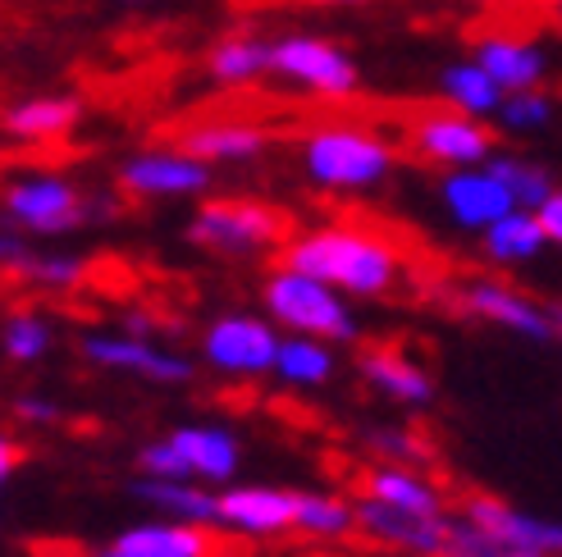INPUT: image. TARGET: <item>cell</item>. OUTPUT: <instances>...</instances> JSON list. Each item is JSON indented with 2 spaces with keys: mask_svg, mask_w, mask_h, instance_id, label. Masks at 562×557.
I'll return each mask as SVG.
<instances>
[{
  "mask_svg": "<svg viewBox=\"0 0 562 557\" xmlns=\"http://www.w3.org/2000/svg\"><path fill=\"white\" fill-rule=\"evenodd\" d=\"M10 416L23 425H55L60 421V402L50 394H14L10 398Z\"/></svg>",
  "mask_w": 562,
  "mask_h": 557,
  "instance_id": "obj_35",
  "label": "cell"
},
{
  "mask_svg": "<svg viewBox=\"0 0 562 557\" xmlns=\"http://www.w3.org/2000/svg\"><path fill=\"white\" fill-rule=\"evenodd\" d=\"M88 225V197L55 170H23L5 183V229L27 238H65Z\"/></svg>",
  "mask_w": 562,
  "mask_h": 557,
  "instance_id": "obj_6",
  "label": "cell"
},
{
  "mask_svg": "<svg viewBox=\"0 0 562 557\" xmlns=\"http://www.w3.org/2000/svg\"><path fill=\"white\" fill-rule=\"evenodd\" d=\"M188 242L215 257H261L284 247V215L251 197H211L188 219Z\"/></svg>",
  "mask_w": 562,
  "mask_h": 557,
  "instance_id": "obj_4",
  "label": "cell"
},
{
  "mask_svg": "<svg viewBox=\"0 0 562 557\" xmlns=\"http://www.w3.org/2000/svg\"><path fill=\"white\" fill-rule=\"evenodd\" d=\"M115 179L137 202H179V197H202L215 174L206 160H196L183 147H143L120 160Z\"/></svg>",
  "mask_w": 562,
  "mask_h": 557,
  "instance_id": "obj_10",
  "label": "cell"
},
{
  "mask_svg": "<svg viewBox=\"0 0 562 557\" xmlns=\"http://www.w3.org/2000/svg\"><path fill=\"white\" fill-rule=\"evenodd\" d=\"M297 525V489L284 485H234L220 489L215 531L243 539H274Z\"/></svg>",
  "mask_w": 562,
  "mask_h": 557,
  "instance_id": "obj_13",
  "label": "cell"
},
{
  "mask_svg": "<svg viewBox=\"0 0 562 557\" xmlns=\"http://www.w3.org/2000/svg\"><path fill=\"white\" fill-rule=\"evenodd\" d=\"M279 265L302 270L329 288H339L344 297H361V302L389 297L403 278L398 247L357 225H316L293 234L279 247Z\"/></svg>",
  "mask_w": 562,
  "mask_h": 557,
  "instance_id": "obj_1",
  "label": "cell"
},
{
  "mask_svg": "<svg viewBox=\"0 0 562 557\" xmlns=\"http://www.w3.org/2000/svg\"><path fill=\"white\" fill-rule=\"evenodd\" d=\"M82 120V101L69 92H42V96H19L5 105V137L19 147H50L69 137Z\"/></svg>",
  "mask_w": 562,
  "mask_h": 557,
  "instance_id": "obj_16",
  "label": "cell"
},
{
  "mask_svg": "<svg viewBox=\"0 0 562 557\" xmlns=\"http://www.w3.org/2000/svg\"><path fill=\"white\" fill-rule=\"evenodd\" d=\"M306 5H375V0H306Z\"/></svg>",
  "mask_w": 562,
  "mask_h": 557,
  "instance_id": "obj_38",
  "label": "cell"
},
{
  "mask_svg": "<svg viewBox=\"0 0 562 557\" xmlns=\"http://www.w3.org/2000/svg\"><path fill=\"white\" fill-rule=\"evenodd\" d=\"M357 531L389 544L398 553H416V557H453V512L443 516H420V512H398L384 508L375 498L361 493L357 498Z\"/></svg>",
  "mask_w": 562,
  "mask_h": 557,
  "instance_id": "obj_14",
  "label": "cell"
},
{
  "mask_svg": "<svg viewBox=\"0 0 562 557\" xmlns=\"http://www.w3.org/2000/svg\"><path fill=\"white\" fill-rule=\"evenodd\" d=\"M261 306L284 333H302V339L321 343H357V316L348 297L302 270L274 265L261 278Z\"/></svg>",
  "mask_w": 562,
  "mask_h": 557,
  "instance_id": "obj_3",
  "label": "cell"
},
{
  "mask_svg": "<svg viewBox=\"0 0 562 557\" xmlns=\"http://www.w3.org/2000/svg\"><path fill=\"white\" fill-rule=\"evenodd\" d=\"M357 375L367 379L380 398L398 402V407H430L435 402V379L426 366L398 348H367L357 356Z\"/></svg>",
  "mask_w": 562,
  "mask_h": 557,
  "instance_id": "obj_18",
  "label": "cell"
},
{
  "mask_svg": "<svg viewBox=\"0 0 562 557\" xmlns=\"http://www.w3.org/2000/svg\"><path fill=\"white\" fill-rule=\"evenodd\" d=\"M110 544H120L128 553H147V557H211L215 539L206 525H179V521H137L128 531H120Z\"/></svg>",
  "mask_w": 562,
  "mask_h": 557,
  "instance_id": "obj_24",
  "label": "cell"
},
{
  "mask_svg": "<svg viewBox=\"0 0 562 557\" xmlns=\"http://www.w3.org/2000/svg\"><path fill=\"white\" fill-rule=\"evenodd\" d=\"M471 55L494 73V82L503 92H536V88H544V78L553 69L544 42H536V37H503V33H494V37L475 42Z\"/></svg>",
  "mask_w": 562,
  "mask_h": 557,
  "instance_id": "obj_17",
  "label": "cell"
},
{
  "mask_svg": "<svg viewBox=\"0 0 562 557\" xmlns=\"http://www.w3.org/2000/svg\"><path fill=\"white\" fill-rule=\"evenodd\" d=\"M78 356L97 371H115V375H137L147 384H165L179 388L192 379V361L183 352L156 348L151 339H133V333H82L78 339Z\"/></svg>",
  "mask_w": 562,
  "mask_h": 557,
  "instance_id": "obj_11",
  "label": "cell"
},
{
  "mask_svg": "<svg viewBox=\"0 0 562 557\" xmlns=\"http://www.w3.org/2000/svg\"><path fill=\"white\" fill-rule=\"evenodd\" d=\"M137 503H147L160 521H179V525H215L220 512V493L202 489V480H143L137 476L128 485Z\"/></svg>",
  "mask_w": 562,
  "mask_h": 557,
  "instance_id": "obj_22",
  "label": "cell"
},
{
  "mask_svg": "<svg viewBox=\"0 0 562 557\" xmlns=\"http://www.w3.org/2000/svg\"><path fill=\"white\" fill-rule=\"evenodd\" d=\"M458 512L471 525H481L490 539H498L513 557H562V521H553V516L521 512V508L503 503V498H490V493L462 498Z\"/></svg>",
  "mask_w": 562,
  "mask_h": 557,
  "instance_id": "obj_12",
  "label": "cell"
},
{
  "mask_svg": "<svg viewBox=\"0 0 562 557\" xmlns=\"http://www.w3.org/2000/svg\"><path fill=\"white\" fill-rule=\"evenodd\" d=\"M439 202H443V215L453 219L458 229H471V234H485L490 225H498L503 215L517 211L513 192L503 187V179L490 170V164H475V170H448L439 179Z\"/></svg>",
  "mask_w": 562,
  "mask_h": 557,
  "instance_id": "obj_15",
  "label": "cell"
},
{
  "mask_svg": "<svg viewBox=\"0 0 562 557\" xmlns=\"http://www.w3.org/2000/svg\"><path fill=\"white\" fill-rule=\"evenodd\" d=\"M297 160L321 192H371L393 174L398 151L361 124H321L302 137Z\"/></svg>",
  "mask_w": 562,
  "mask_h": 557,
  "instance_id": "obj_2",
  "label": "cell"
},
{
  "mask_svg": "<svg viewBox=\"0 0 562 557\" xmlns=\"http://www.w3.org/2000/svg\"><path fill=\"white\" fill-rule=\"evenodd\" d=\"M270 78L321 101H348L361 88V69L352 55L339 42H325L312 33H289L270 42Z\"/></svg>",
  "mask_w": 562,
  "mask_h": 557,
  "instance_id": "obj_5",
  "label": "cell"
},
{
  "mask_svg": "<svg viewBox=\"0 0 562 557\" xmlns=\"http://www.w3.org/2000/svg\"><path fill=\"white\" fill-rule=\"evenodd\" d=\"M120 5H151V0H120Z\"/></svg>",
  "mask_w": 562,
  "mask_h": 557,
  "instance_id": "obj_41",
  "label": "cell"
},
{
  "mask_svg": "<svg viewBox=\"0 0 562 557\" xmlns=\"http://www.w3.org/2000/svg\"><path fill=\"white\" fill-rule=\"evenodd\" d=\"M279 343H284V333H279L274 320L229 311L202 329V361L220 375L257 379V375H274Z\"/></svg>",
  "mask_w": 562,
  "mask_h": 557,
  "instance_id": "obj_7",
  "label": "cell"
},
{
  "mask_svg": "<svg viewBox=\"0 0 562 557\" xmlns=\"http://www.w3.org/2000/svg\"><path fill=\"white\" fill-rule=\"evenodd\" d=\"M50 348H55V325L33 306H19L0 325V352H5L10 366H37Z\"/></svg>",
  "mask_w": 562,
  "mask_h": 557,
  "instance_id": "obj_29",
  "label": "cell"
},
{
  "mask_svg": "<svg viewBox=\"0 0 562 557\" xmlns=\"http://www.w3.org/2000/svg\"><path fill=\"white\" fill-rule=\"evenodd\" d=\"M206 78L220 88H251L270 78V42L257 33H224L206 50Z\"/></svg>",
  "mask_w": 562,
  "mask_h": 557,
  "instance_id": "obj_25",
  "label": "cell"
},
{
  "mask_svg": "<svg viewBox=\"0 0 562 557\" xmlns=\"http://www.w3.org/2000/svg\"><path fill=\"white\" fill-rule=\"evenodd\" d=\"M553 96L544 92V88H536V92H508V101H503V110H498V128L503 133H513V137H530V133H544L549 124H553Z\"/></svg>",
  "mask_w": 562,
  "mask_h": 557,
  "instance_id": "obj_33",
  "label": "cell"
},
{
  "mask_svg": "<svg viewBox=\"0 0 562 557\" xmlns=\"http://www.w3.org/2000/svg\"><path fill=\"white\" fill-rule=\"evenodd\" d=\"M137 476L143 480H196L192 466L183 462V453L170 439H151L137 448Z\"/></svg>",
  "mask_w": 562,
  "mask_h": 557,
  "instance_id": "obj_34",
  "label": "cell"
},
{
  "mask_svg": "<svg viewBox=\"0 0 562 557\" xmlns=\"http://www.w3.org/2000/svg\"><path fill=\"white\" fill-rule=\"evenodd\" d=\"M361 493L375 498L384 508L398 512H420V516H443V493L439 485L416 466H393V462H375L367 476H361Z\"/></svg>",
  "mask_w": 562,
  "mask_h": 557,
  "instance_id": "obj_21",
  "label": "cell"
},
{
  "mask_svg": "<svg viewBox=\"0 0 562 557\" xmlns=\"http://www.w3.org/2000/svg\"><path fill=\"white\" fill-rule=\"evenodd\" d=\"M183 453V462L192 466V476L202 485H234L238 466H243V448L238 434L224 425H175L165 434Z\"/></svg>",
  "mask_w": 562,
  "mask_h": 557,
  "instance_id": "obj_20",
  "label": "cell"
},
{
  "mask_svg": "<svg viewBox=\"0 0 562 557\" xmlns=\"http://www.w3.org/2000/svg\"><path fill=\"white\" fill-rule=\"evenodd\" d=\"M179 147L192 151L196 160H206L211 170L215 164H251L257 156H266L270 133L261 124H247V120H206V124L183 128Z\"/></svg>",
  "mask_w": 562,
  "mask_h": 557,
  "instance_id": "obj_19",
  "label": "cell"
},
{
  "mask_svg": "<svg viewBox=\"0 0 562 557\" xmlns=\"http://www.w3.org/2000/svg\"><path fill=\"white\" fill-rule=\"evenodd\" d=\"M19 462H23V448H19L14 439H5V443H0V480H14Z\"/></svg>",
  "mask_w": 562,
  "mask_h": 557,
  "instance_id": "obj_37",
  "label": "cell"
},
{
  "mask_svg": "<svg viewBox=\"0 0 562 557\" xmlns=\"http://www.w3.org/2000/svg\"><path fill=\"white\" fill-rule=\"evenodd\" d=\"M553 320H558V339H562V302L553 306Z\"/></svg>",
  "mask_w": 562,
  "mask_h": 557,
  "instance_id": "obj_39",
  "label": "cell"
},
{
  "mask_svg": "<svg viewBox=\"0 0 562 557\" xmlns=\"http://www.w3.org/2000/svg\"><path fill=\"white\" fill-rule=\"evenodd\" d=\"M361 448H367L375 462H393V466H426L430 462V443L420 439L416 430H403V425H375L361 434Z\"/></svg>",
  "mask_w": 562,
  "mask_h": 557,
  "instance_id": "obj_32",
  "label": "cell"
},
{
  "mask_svg": "<svg viewBox=\"0 0 562 557\" xmlns=\"http://www.w3.org/2000/svg\"><path fill=\"white\" fill-rule=\"evenodd\" d=\"M293 531L306 539H348L357 531V498L297 489V525Z\"/></svg>",
  "mask_w": 562,
  "mask_h": 557,
  "instance_id": "obj_28",
  "label": "cell"
},
{
  "mask_svg": "<svg viewBox=\"0 0 562 557\" xmlns=\"http://www.w3.org/2000/svg\"><path fill=\"white\" fill-rule=\"evenodd\" d=\"M536 215H540V225H544V234H549V247H562V187L553 192V197H549Z\"/></svg>",
  "mask_w": 562,
  "mask_h": 557,
  "instance_id": "obj_36",
  "label": "cell"
},
{
  "mask_svg": "<svg viewBox=\"0 0 562 557\" xmlns=\"http://www.w3.org/2000/svg\"><path fill=\"white\" fill-rule=\"evenodd\" d=\"M274 379L284 388H325L334 379V352L321 339H302V333H284L274 361Z\"/></svg>",
  "mask_w": 562,
  "mask_h": 557,
  "instance_id": "obj_27",
  "label": "cell"
},
{
  "mask_svg": "<svg viewBox=\"0 0 562 557\" xmlns=\"http://www.w3.org/2000/svg\"><path fill=\"white\" fill-rule=\"evenodd\" d=\"M549 5H553V19H558V27H562V0H549Z\"/></svg>",
  "mask_w": 562,
  "mask_h": 557,
  "instance_id": "obj_40",
  "label": "cell"
},
{
  "mask_svg": "<svg viewBox=\"0 0 562 557\" xmlns=\"http://www.w3.org/2000/svg\"><path fill=\"white\" fill-rule=\"evenodd\" d=\"M453 306L462 316L498 325V329L517 333V339H526V343H553L558 339L553 306L517 293L513 284H503V278H462L458 293H453Z\"/></svg>",
  "mask_w": 562,
  "mask_h": 557,
  "instance_id": "obj_9",
  "label": "cell"
},
{
  "mask_svg": "<svg viewBox=\"0 0 562 557\" xmlns=\"http://www.w3.org/2000/svg\"><path fill=\"white\" fill-rule=\"evenodd\" d=\"M14 278H23V284H33L42 293H69L88 278V261L65 257V252H27L23 265L14 270Z\"/></svg>",
  "mask_w": 562,
  "mask_h": 557,
  "instance_id": "obj_31",
  "label": "cell"
},
{
  "mask_svg": "<svg viewBox=\"0 0 562 557\" xmlns=\"http://www.w3.org/2000/svg\"><path fill=\"white\" fill-rule=\"evenodd\" d=\"M407 147L435 164V170H475V164H490L494 147V128L485 120H471L462 110H420L407 124Z\"/></svg>",
  "mask_w": 562,
  "mask_h": 557,
  "instance_id": "obj_8",
  "label": "cell"
},
{
  "mask_svg": "<svg viewBox=\"0 0 562 557\" xmlns=\"http://www.w3.org/2000/svg\"><path fill=\"white\" fill-rule=\"evenodd\" d=\"M481 242H485V257L494 265H526V261H536L544 247H549V234H544L536 211H521L517 206L513 215H503L498 225H490L481 234Z\"/></svg>",
  "mask_w": 562,
  "mask_h": 557,
  "instance_id": "obj_26",
  "label": "cell"
},
{
  "mask_svg": "<svg viewBox=\"0 0 562 557\" xmlns=\"http://www.w3.org/2000/svg\"><path fill=\"white\" fill-rule=\"evenodd\" d=\"M490 170L503 179V187L513 192V202L521 211H540L553 197V192H558V183H553V174L544 170V164L540 160H526L517 151H494L490 156Z\"/></svg>",
  "mask_w": 562,
  "mask_h": 557,
  "instance_id": "obj_30",
  "label": "cell"
},
{
  "mask_svg": "<svg viewBox=\"0 0 562 557\" xmlns=\"http://www.w3.org/2000/svg\"><path fill=\"white\" fill-rule=\"evenodd\" d=\"M439 96H443L448 110H462V115H471V120H498L503 101H508V92L498 88L494 73L475 60V55L439 69Z\"/></svg>",
  "mask_w": 562,
  "mask_h": 557,
  "instance_id": "obj_23",
  "label": "cell"
}]
</instances>
